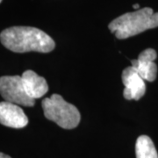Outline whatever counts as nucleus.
I'll return each instance as SVG.
<instances>
[{"label": "nucleus", "mask_w": 158, "mask_h": 158, "mask_svg": "<svg viewBox=\"0 0 158 158\" xmlns=\"http://www.w3.org/2000/svg\"><path fill=\"white\" fill-rule=\"evenodd\" d=\"M2 44L15 53L40 52L48 53L55 48L56 43L48 34L31 27H12L0 34Z\"/></svg>", "instance_id": "nucleus-1"}, {"label": "nucleus", "mask_w": 158, "mask_h": 158, "mask_svg": "<svg viewBox=\"0 0 158 158\" xmlns=\"http://www.w3.org/2000/svg\"><path fill=\"white\" fill-rule=\"evenodd\" d=\"M157 27L158 12L155 13L149 7L125 13L113 19L108 26L110 31L120 40L129 38Z\"/></svg>", "instance_id": "nucleus-2"}, {"label": "nucleus", "mask_w": 158, "mask_h": 158, "mask_svg": "<svg viewBox=\"0 0 158 158\" xmlns=\"http://www.w3.org/2000/svg\"><path fill=\"white\" fill-rule=\"evenodd\" d=\"M44 115L64 129H73L80 123V113L75 106L63 99L61 95L53 94L41 102Z\"/></svg>", "instance_id": "nucleus-3"}, {"label": "nucleus", "mask_w": 158, "mask_h": 158, "mask_svg": "<svg viewBox=\"0 0 158 158\" xmlns=\"http://www.w3.org/2000/svg\"><path fill=\"white\" fill-rule=\"evenodd\" d=\"M0 95L6 101L18 106H34L35 100L27 95L19 76H5L0 77Z\"/></svg>", "instance_id": "nucleus-4"}, {"label": "nucleus", "mask_w": 158, "mask_h": 158, "mask_svg": "<svg viewBox=\"0 0 158 158\" xmlns=\"http://www.w3.org/2000/svg\"><path fill=\"white\" fill-rule=\"evenodd\" d=\"M122 82L125 85L123 96L127 100H139L144 96L146 85L144 80L133 66L126 68L122 72Z\"/></svg>", "instance_id": "nucleus-5"}, {"label": "nucleus", "mask_w": 158, "mask_h": 158, "mask_svg": "<svg viewBox=\"0 0 158 158\" xmlns=\"http://www.w3.org/2000/svg\"><path fill=\"white\" fill-rule=\"evenodd\" d=\"M0 124L12 128H22L28 124V118L16 104L0 102Z\"/></svg>", "instance_id": "nucleus-6"}, {"label": "nucleus", "mask_w": 158, "mask_h": 158, "mask_svg": "<svg viewBox=\"0 0 158 158\" xmlns=\"http://www.w3.org/2000/svg\"><path fill=\"white\" fill-rule=\"evenodd\" d=\"M157 57V54L153 48H148L142 51L139 55L138 59L132 60V66L141 76L143 80L153 82L156 78L157 66L155 63V60Z\"/></svg>", "instance_id": "nucleus-7"}, {"label": "nucleus", "mask_w": 158, "mask_h": 158, "mask_svg": "<svg viewBox=\"0 0 158 158\" xmlns=\"http://www.w3.org/2000/svg\"><path fill=\"white\" fill-rule=\"evenodd\" d=\"M21 78L26 92L34 100L44 96L48 90L46 79L40 77L33 70H26L22 74Z\"/></svg>", "instance_id": "nucleus-8"}, {"label": "nucleus", "mask_w": 158, "mask_h": 158, "mask_svg": "<svg viewBox=\"0 0 158 158\" xmlns=\"http://www.w3.org/2000/svg\"><path fill=\"white\" fill-rule=\"evenodd\" d=\"M136 158H158L152 140L147 135L138 137L135 144Z\"/></svg>", "instance_id": "nucleus-9"}, {"label": "nucleus", "mask_w": 158, "mask_h": 158, "mask_svg": "<svg viewBox=\"0 0 158 158\" xmlns=\"http://www.w3.org/2000/svg\"><path fill=\"white\" fill-rule=\"evenodd\" d=\"M0 158H11L9 156H7L6 154H3V153H0Z\"/></svg>", "instance_id": "nucleus-10"}, {"label": "nucleus", "mask_w": 158, "mask_h": 158, "mask_svg": "<svg viewBox=\"0 0 158 158\" xmlns=\"http://www.w3.org/2000/svg\"><path fill=\"white\" fill-rule=\"evenodd\" d=\"M133 7H134L135 10H138V9H139V7H140V6H139V4H135V5H134V6H133Z\"/></svg>", "instance_id": "nucleus-11"}, {"label": "nucleus", "mask_w": 158, "mask_h": 158, "mask_svg": "<svg viewBox=\"0 0 158 158\" xmlns=\"http://www.w3.org/2000/svg\"><path fill=\"white\" fill-rule=\"evenodd\" d=\"M1 2H2V0H0V3H1Z\"/></svg>", "instance_id": "nucleus-12"}]
</instances>
